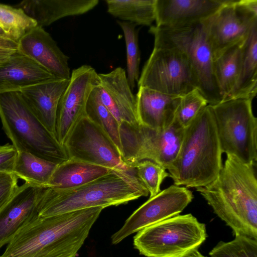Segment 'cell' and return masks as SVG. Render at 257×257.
Wrapping results in <instances>:
<instances>
[{"label":"cell","instance_id":"cell-1","mask_svg":"<svg viewBox=\"0 0 257 257\" xmlns=\"http://www.w3.org/2000/svg\"><path fill=\"white\" fill-rule=\"evenodd\" d=\"M103 209L38 215L17 231L0 257H76Z\"/></svg>","mask_w":257,"mask_h":257},{"label":"cell","instance_id":"cell-2","mask_svg":"<svg viewBox=\"0 0 257 257\" xmlns=\"http://www.w3.org/2000/svg\"><path fill=\"white\" fill-rule=\"evenodd\" d=\"M217 178L196 190L235 235L257 240V180L254 166L226 155Z\"/></svg>","mask_w":257,"mask_h":257},{"label":"cell","instance_id":"cell-3","mask_svg":"<svg viewBox=\"0 0 257 257\" xmlns=\"http://www.w3.org/2000/svg\"><path fill=\"white\" fill-rule=\"evenodd\" d=\"M149 194L136 172L111 169L108 174L75 188L44 187L38 215L48 217L92 207L118 206Z\"/></svg>","mask_w":257,"mask_h":257},{"label":"cell","instance_id":"cell-4","mask_svg":"<svg viewBox=\"0 0 257 257\" xmlns=\"http://www.w3.org/2000/svg\"><path fill=\"white\" fill-rule=\"evenodd\" d=\"M212 107L208 104L185 127L177 157L168 169L175 185L205 187L218 176L222 155Z\"/></svg>","mask_w":257,"mask_h":257},{"label":"cell","instance_id":"cell-5","mask_svg":"<svg viewBox=\"0 0 257 257\" xmlns=\"http://www.w3.org/2000/svg\"><path fill=\"white\" fill-rule=\"evenodd\" d=\"M3 128L18 152L30 153L60 164L69 159L65 149L37 118L20 91L0 93Z\"/></svg>","mask_w":257,"mask_h":257},{"label":"cell","instance_id":"cell-6","mask_svg":"<svg viewBox=\"0 0 257 257\" xmlns=\"http://www.w3.org/2000/svg\"><path fill=\"white\" fill-rule=\"evenodd\" d=\"M207 237L204 223L190 213L179 214L138 231L133 244L147 257H187Z\"/></svg>","mask_w":257,"mask_h":257},{"label":"cell","instance_id":"cell-7","mask_svg":"<svg viewBox=\"0 0 257 257\" xmlns=\"http://www.w3.org/2000/svg\"><path fill=\"white\" fill-rule=\"evenodd\" d=\"M154 37V47L175 48L188 59L197 79L198 89L214 105L222 102L213 69V59L201 23L168 28L151 26L149 30Z\"/></svg>","mask_w":257,"mask_h":257},{"label":"cell","instance_id":"cell-8","mask_svg":"<svg viewBox=\"0 0 257 257\" xmlns=\"http://www.w3.org/2000/svg\"><path fill=\"white\" fill-rule=\"evenodd\" d=\"M185 130L175 119L162 130L122 121L119 136L122 159L132 167L141 161L149 160L168 170L178 155Z\"/></svg>","mask_w":257,"mask_h":257},{"label":"cell","instance_id":"cell-9","mask_svg":"<svg viewBox=\"0 0 257 257\" xmlns=\"http://www.w3.org/2000/svg\"><path fill=\"white\" fill-rule=\"evenodd\" d=\"M211 106L222 153L256 166L257 118L252 100L230 99Z\"/></svg>","mask_w":257,"mask_h":257},{"label":"cell","instance_id":"cell-10","mask_svg":"<svg viewBox=\"0 0 257 257\" xmlns=\"http://www.w3.org/2000/svg\"><path fill=\"white\" fill-rule=\"evenodd\" d=\"M138 85L179 96L198 89L187 56L173 47H154L140 75Z\"/></svg>","mask_w":257,"mask_h":257},{"label":"cell","instance_id":"cell-11","mask_svg":"<svg viewBox=\"0 0 257 257\" xmlns=\"http://www.w3.org/2000/svg\"><path fill=\"white\" fill-rule=\"evenodd\" d=\"M202 24L214 61L230 48L244 42L257 26V1L226 0Z\"/></svg>","mask_w":257,"mask_h":257},{"label":"cell","instance_id":"cell-12","mask_svg":"<svg viewBox=\"0 0 257 257\" xmlns=\"http://www.w3.org/2000/svg\"><path fill=\"white\" fill-rule=\"evenodd\" d=\"M63 146L70 159L110 169L136 172L123 161L118 149L104 130L86 114L78 121Z\"/></svg>","mask_w":257,"mask_h":257},{"label":"cell","instance_id":"cell-13","mask_svg":"<svg viewBox=\"0 0 257 257\" xmlns=\"http://www.w3.org/2000/svg\"><path fill=\"white\" fill-rule=\"evenodd\" d=\"M194 198L187 188L172 185L150 198L136 210L111 237L117 244L143 228L179 215Z\"/></svg>","mask_w":257,"mask_h":257},{"label":"cell","instance_id":"cell-14","mask_svg":"<svg viewBox=\"0 0 257 257\" xmlns=\"http://www.w3.org/2000/svg\"><path fill=\"white\" fill-rule=\"evenodd\" d=\"M98 82V73L90 65H83L71 72L56 114L55 137L62 145L78 121L85 114L89 96Z\"/></svg>","mask_w":257,"mask_h":257},{"label":"cell","instance_id":"cell-15","mask_svg":"<svg viewBox=\"0 0 257 257\" xmlns=\"http://www.w3.org/2000/svg\"><path fill=\"white\" fill-rule=\"evenodd\" d=\"M44 188L25 182L0 208V249L9 243L25 224L38 215Z\"/></svg>","mask_w":257,"mask_h":257},{"label":"cell","instance_id":"cell-16","mask_svg":"<svg viewBox=\"0 0 257 257\" xmlns=\"http://www.w3.org/2000/svg\"><path fill=\"white\" fill-rule=\"evenodd\" d=\"M101 101L120 123L138 121L136 96L129 85L125 70L118 67L107 73H98Z\"/></svg>","mask_w":257,"mask_h":257},{"label":"cell","instance_id":"cell-17","mask_svg":"<svg viewBox=\"0 0 257 257\" xmlns=\"http://www.w3.org/2000/svg\"><path fill=\"white\" fill-rule=\"evenodd\" d=\"M18 50L56 77L69 79V58L42 27L36 26L18 41Z\"/></svg>","mask_w":257,"mask_h":257},{"label":"cell","instance_id":"cell-18","mask_svg":"<svg viewBox=\"0 0 257 257\" xmlns=\"http://www.w3.org/2000/svg\"><path fill=\"white\" fill-rule=\"evenodd\" d=\"M226 0H156V26L175 28L202 23Z\"/></svg>","mask_w":257,"mask_h":257},{"label":"cell","instance_id":"cell-19","mask_svg":"<svg viewBox=\"0 0 257 257\" xmlns=\"http://www.w3.org/2000/svg\"><path fill=\"white\" fill-rule=\"evenodd\" d=\"M69 81L55 77L20 91L35 116L55 137L58 103Z\"/></svg>","mask_w":257,"mask_h":257},{"label":"cell","instance_id":"cell-20","mask_svg":"<svg viewBox=\"0 0 257 257\" xmlns=\"http://www.w3.org/2000/svg\"><path fill=\"white\" fill-rule=\"evenodd\" d=\"M138 88L135 96L139 123L156 130H162L171 125L181 96L145 87Z\"/></svg>","mask_w":257,"mask_h":257},{"label":"cell","instance_id":"cell-21","mask_svg":"<svg viewBox=\"0 0 257 257\" xmlns=\"http://www.w3.org/2000/svg\"><path fill=\"white\" fill-rule=\"evenodd\" d=\"M98 3V0H25L15 7L43 28L62 18L86 13Z\"/></svg>","mask_w":257,"mask_h":257},{"label":"cell","instance_id":"cell-22","mask_svg":"<svg viewBox=\"0 0 257 257\" xmlns=\"http://www.w3.org/2000/svg\"><path fill=\"white\" fill-rule=\"evenodd\" d=\"M55 77L18 50L0 67V93L22 89Z\"/></svg>","mask_w":257,"mask_h":257},{"label":"cell","instance_id":"cell-23","mask_svg":"<svg viewBox=\"0 0 257 257\" xmlns=\"http://www.w3.org/2000/svg\"><path fill=\"white\" fill-rule=\"evenodd\" d=\"M111 169L69 159L58 164L48 187L66 189L75 188L108 174Z\"/></svg>","mask_w":257,"mask_h":257},{"label":"cell","instance_id":"cell-24","mask_svg":"<svg viewBox=\"0 0 257 257\" xmlns=\"http://www.w3.org/2000/svg\"><path fill=\"white\" fill-rule=\"evenodd\" d=\"M257 92V26L244 42L241 62L236 84L227 100L252 99Z\"/></svg>","mask_w":257,"mask_h":257},{"label":"cell","instance_id":"cell-25","mask_svg":"<svg viewBox=\"0 0 257 257\" xmlns=\"http://www.w3.org/2000/svg\"><path fill=\"white\" fill-rule=\"evenodd\" d=\"M244 41L230 48L213 61L214 75L222 102L227 100L237 82Z\"/></svg>","mask_w":257,"mask_h":257},{"label":"cell","instance_id":"cell-26","mask_svg":"<svg viewBox=\"0 0 257 257\" xmlns=\"http://www.w3.org/2000/svg\"><path fill=\"white\" fill-rule=\"evenodd\" d=\"M58 164L27 152H18L13 173L25 182L48 187Z\"/></svg>","mask_w":257,"mask_h":257},{"label":"cell","instance_id":"cell-27","mask_svg":"<svg viewBox=\"0 0 257 257\" xmlns=\"http://www.w3.org/2000/svg\"><path fill=\"white\" fill-rule=\"evenodd\" d=\"M107 12L122 21L151 26L156 19V0H106Z\"/></svg>","mask_w":257,"mask_h":257},{"label":"cell","instance_id":"cell-28","mask_svg":"<svg viewBox=\"0 0 257 257\" xmlns=\"http://www.w3.org/2000/svg\"><path fill=\"white\" fill-rule=\"evenodd\" d=\"M98 85L93 88L89 96L86 105L85 114L104 130L121 154L120 123L101 101Z\"/></svg>","mask_w":257,"mask_h":257},{"label":"cell","instance_id":"cell-29","mask_svg":"<svg viewBox=\"0 0 257 257\" xmlns=\"http://www.w3.org/2000/svg\"><path fill=\"white\" fill-rule=\"evenodd\" d=\"M36 22L21 9L0 3V27L12 40L18 42Z\"/></svg>","mask_w":257,"mask_h":257},{"label":"cell","instance_id":"cell-30","mask_svg":"<svg viewBox=\"0 0 257 257\" xmlns=\"http://www.w3.org/2000/svg\"><path fill=\"white\" fill-rule=\"evenodd\" d=\"M124 38L126 54V75L132 90L136 86L140 77V52L138 43V30L135 24L117 21Z\"/></svg>","mask_w":257,"mask_h":257},{"label":"cell","instance_id":"cell-31","mask_svg":"<svg viewBox=\"0 0 257 257\" xmlns=\"http://www.w3.org/2000/svg\"><path fill=\"white\" fill-rule=\"evenodd\" d=\"M209 254L210 257H257V240L235 235L231 241H220Z\"/></svg>","mask_w":257,"mask_h":257},{"label":"cell","instance_id":"cell-32","mask_svg":"<svg viewBox=\"0 0 257 257\" xmlns=\"http://www.w3.org/2000/svg\"><path fill=\"white\" fill-rule=\"evenodd\" d=\"M133 167L136 169L137 176L148 190L150 197L161 191L163 181L169 176L164 168L149 160L141 161Z\"/></svg>","mask_w":257,"mask_h":257},{"label":"cell","instance_id":"cell-33","mask_svg":"<svg viewBox=\"0 0 257 257\" xmlns=\"http://www.w3.org/2000/svg\"><path fill=\"white\" fill-rule=\"evenodd\" d=\"M207 105V100L200 90L195 89L181 96L175 119L185 128Z\"/></svg>","mask_w":257,"mask_h":257},{"label":"cell","instance_id":"cell-34","mask_svg":"<svg viewBox=\"0 0 257 257\" xmlns=\"http://www.w3.org/2000/svg\"><path fill=\"white\" fill-rule=\"evenodd\" d=\"M18 187V178L14 173L0 172V208L10 200Z\"/></svg>","mask_w":257,"mask_h":257},{"label":"cell","instance_id":"cell-35","mask_svg":"<svg viewBox=\"0 0 257 257\" xmlns=\"http://www.w3.org/2000/svg\"><path fill=\"white\" fill-rule=\"evenodd\" d=\"M17 155L18 151L12 144L0 146V172L13 173Z\"/></svg>","mask_w":257,"mask_h":257},{"label":"cell","instance_id":"cell-36","mask_svg":"<svg viewBox=\"0 0 257 257\" xmlns=\"http://www.w3.org/2000/svg\"><path fill=\"white\" fill-rule=\"evenodd\" d=\"M18 49L0 47V67L5 64Z\"/></svg>","mask_w":257,"mask_h":257},{"label":"cell","instance_id":"cell-37","mask_svg":"<svg viewBox=\"0 0 257 257\" xmlns=\"http://www.w3.org/2000/svg\"><path fill=\"white\" fill-rule=\"evenodd\" d=\"M18 43L11 41L0 39V47L18 49Z\"/></svg>","mask_w":257,"mask_h":257},{"label":"cell","instance_id":"cell-38","mask_svg":"<svg viewBox=\"0 0 257 257\" xmlns=\"http://www.w3.org/2000/svg\"><path fill=\"white\" fill-rule=\"evenodd\" d=\"M0 39L13 41V40L11 39V38L10 37V36L5 32V31L1 27H0Z\"/></svg>","mask_w":257,"mask_h":257},{"label":"cell","instance_id":"cell-39","mask_svg":"<svg viewBox=\"0 0 257 257\" xmlns=\"http://www.w3.org/2000/svg\"><path fill=\"white\" fill-rule=\"evenodd\" d=\"M187 257H206L202 254L198 250L192 252Z\"/></svg>","mask_w":257,"mask_h":257}]
</instances>
